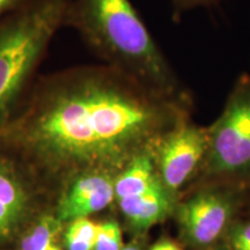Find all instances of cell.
<instances>
[{
    "label": "cell",
    "instance_id": "obj_1",
    "mask_svg": "<svg viewBox=\"0 0 250 250\" xmlns=\"http://www.w3.org/2000/svg\"><path fill=\"white\" fill-rule=\"evenodd\" d=\"M191 107L108 65L74 67L46 81L23 140L61 159L129 162L189 118Z\"/></svg>",
    "mask_w": 250,
    "mask_h": 250
},
{
    "label": "cell",
    "instance_id": "obj_2",
    "mask_svg": "<svg viewBox=\"0 0 250 250\" xmlns=\"http://www.w3.org/2000/svg\"><path fill=\"white\" fill-rule=\"evenodd\" d=\"M65 23L104 65L164 95L192 101L131 0H74Z\"/></svg>",
    "mask_w": 250,
    "mask_h": 250
},
{
    "label": "cell",
    "instance_id": "obj_3",
    "mask_svg": "<svg viewBox=\"0 0 250 250\" xmlns=\"http://www.w3.org/2000/svg\"><path fill=\"white\" fill-rule=\"evenodd\" d=\"M70 0H28L0 23V125L39 66Z\"/></svg>",
    "mask_w": 250,
    "mask_h": 250
},
{
    "label": "cell",
    "instance_id": "obj_4",
    "mask_svg": "<svg viewBox=\"0 0 250 250\" xmlns=\"http://www.w3.org/2000/svg\"><path fill=\"white\" fill-rule=\"evenodd\" d=\"M201 170L224 186L250 183V74L237 77L223 111L208 126V149Z\"/></svg>",
    "mask_w": 250,
    "mask_h": 250
},
{
    "label": "cell",
    "instance_id": "obj_5",
    "mask_svg": "<svg viewBox=\"0 0 250 250\" xmlns=\"http://www.w3.org/2000/svg\"><path fill=\"white\" fill-rule=\"evenodd\" d=\"M237 203L232 189L208 188L175 208L186 243L199 249L214 245L232 225Z\"/></svg>",
    "mask_w": 250,
    "mask_h": 250
},
{
    "label": "cell",
    "instance_id": "obj_6",
    "mask_svg": "<svg viewBox=\"0 0 250 250\" xmlns=\"http://www.w3.org/2000/svg\"><path fill=\"white\" fill-rule=\"evenodd\" d=\"M208 149V126L187 118L168 131L154 147V160L162 183L176 192L201 169Z\"/></svg>",
    "mask_w": 250,
    "mask_h": 250
},
{
    "label": "cell",
    "instance_id": "obj_7",
    "mask_svg": "<svg viewBox=\"0 0 250 250\" xmlns=\"http://www.w3.org/2000/svg\"><path fill=\"white\" fill-rule=\"evenodd\" d=\"M115 197L114 182L102 174L78 180L65 195L59 206V217L62 220L88 217L105 208Z\"/></svg>",
    "mask_w": 250,
    "mask_h": 250
},
{
    "label": "cell",
    "instance_id": "obj_8",
    "mask_svg": "<svg viewBox=\"0 0 250 250\" xmlns=\"http://www.w3.org/2000/svg\"><path fill=\"white\" fill-rule=\"evenodd\" d=\"M173 192L165 186L138 196L118 199L127 220L138 229H147L174 211Z\"/></svg>",
    "mask_w": 250,
    "mask_h": 250
},
{
    "label": "cell",
    "instance_id": "obj_9",
    "mask_svg": "<svg viewBox=\"0 0 250 250\" xmlns=\"http://www.w3.org/2000/svg\"><path fill=\"white\" fill-rule=\"evenodd\" d=\"M158 175L154 148L140 152L127 162L126 168L114 182L115 196L118 199L127 198L165 186Z\"/></svg>",
    "mask_w": 250,
    "mask_h": 250
},
{
    "label": "cell",
    "instance_id": "obj_10",
    "mask_svg": "<svg viewBox=\"0 0 250 250\" xmlns=\"http://www.w3.org/2000/svg\"><path fill=\"white\" fill-rule=\"evenodd\" d=\"M59 225L52 218H43L22 239L21 250H62L58 243Z\"/></svg>",
    "mask_w": 250,
    "mask_h": 250
},
{
    "label": "cell",
    "instance_id": "obj_11",
    "mask_svg": "<svg viewBox=\"0 0 250 250\" xmlns=\"http://www.w3.org/2000/svg\"><path fill=\"white\" fill-rule=\"evenodd\" d=\"M98 234V224L87 217L76 218L67 228L65 240L68 250H94Z\"/></svg>",
    "mask_w": 250,
    "mask_h": 250
},
{
    "label": "cell",
    "instance_id": "obj_12",
    "mask_svg": "<svg viewBox=\"0 0 250 250\" xmlns=\"http://www.w3.org/2000/svg\"><path fill=\"white\" fill-rule=\"evenodd\" d=\"M0 203L20 214L24 208V193L5 168L0 167Z\"/></svg>",
    "mask_w": 250,
    "mask_h": 250
},
{
    "label": "cell",
    "instance_id": "obj_13",
    "mask_svg": "<svg viewBox=\"0 0 250 250\" xmlns=\"http://www.w3.org/2000/svg\"><path fill=\"white\" fill-rule=\"evenodd\" d=\"M123 236L116 221L98 224V234L94 250H122Z\"/></svg>",
    "mask_w": 250,
    "mask_h": 250
},
{
    "label": "cell",
    "instance_id": "obj_14",
    "mask_svg": "<svg viewBox=\"0 0 250 250\" xmlns=\"http://www.w3.org/2000/svg\"><path fill=\"white\" fill-rule=\"evenodd\" d=\"M225 235L230 250H250V221L230 225Z\"/></svg>",
    "mask_w": 250,
    "mask_h": 250
},
{
    "label": "cell",
    "instance_id": "obj_15",
    "mask_svg": "<svg viewBox=\"0 0 250 250\" xmlns=\"http://www.w3.org/2000/svg\"><path fill=\"white\" fill-rule=\"evenodd\" d=\"M223 0H171L173 5V19L174 21H179L181 17L191 9L199 7H214L220 4Z\"/></svg>",
    "mask_w": 250,
    "mask_h": 250
},
{
    "label": "cell",
    "instance_id": "obj_16",
    "mask_svg": "<svg viewBox=\"0 0 250 250\" xmlns=\"http://www.w3.org/2000/svg\"><path fill=\"white\" fill-rule=\"evenodd\" d=\"M18 213L13 210L0 203V234L6 233L11 229L15 220L18 219Z\"/></svg>",
    "mask_w": 250,
    "mask_h": 250
},
{
    "label": "cell",
    "instance_id": "obj_17",
    "mask_svg": "<svg viewBox=\"0 0 250 250\" xmlns=\"http://www.w3.org/2000/svg\"><path fill=\"white\" fill-rule=\"evenodd\" d=\"M149 250H183L179 243L173 241L169 239L159 240L158 242L154 243Z\"/></svg>",
    "mask_w": 250,
    "mask_h": 250
},
{
    "label": "cell",
    "instance_id": "obj_18",
    "mask_svg": "<svg viewBox=\"0 0 250 250\" xmlns=\"http://www.w3.org/2000/svg\"><path fill=\"white\" fill-rule=\"evenodd\" d=\"M23 2L24 0H0V15L15 7H20Z\"/></svg>",
    "mask_w": 250,
    "mask_h": 250
},
{
    "label": "cell",
    "instance_id": "obj_19",
    "mask_svg": "<svg viewBox=\"0 0 250 250\" xmlns=\"http://www.w3.org/2000/svg\"><path fill=\"white\" fill-rule=\"evenodd\" d=\"M122 250H142V249H140L137 245H134V243H132V245L123 247V248H122Z\"/></svg>",
    "mask_w": 250,
    "mask_h": 250
},
{
    "label": "cell",
    "instance_id": "obj_20",
    "mask_svg": "<svg viewBox=\"0 0 250 250\" xmlns=\"http://www.w3.org/2000/svg\"><path fill=\"white\" fill-rule=\"evenodd\" d=\"M210 250H226V249H210Z\"/></svg>",
    "mask_w": 250,
    "mask_h": 250
}]
</instances>
